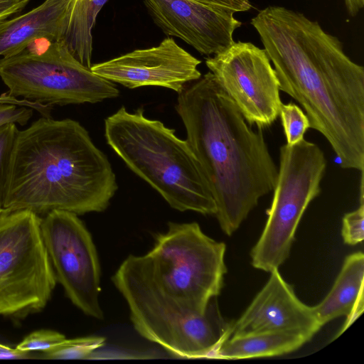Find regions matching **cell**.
<instances>
[{
	"instance_id": "6da1fadb",
	"label": "cell",
	"mask_w": 364,
	"mask_h": 364,
	"mask_svg": "<svg viewBox=\"0 0 364 364\" xmlns=\"http://www.w3.org/2000/svg\"><path fill=\"white\" fill-rule=\"evenodd\" d=\"M273 63L279 90L305 110L340 166L364 169V68L339 38L304 14L269 6L251 20Z\"/></svg>"
},
{
	"instance_id": "7a4b0ae2",
	"label": "cell",
	"mask_w": 364,
	"mask_h": 364,
	"mask_svg": "<svg viewBox=\"0 0 364 364\" xmlns=\"http://www.w3.org/2000/svg\"><path fill=\"white\" fill-rule=\"evenodd\" d=\"M176 109L209 185L215 215L230 236L277 183L278 168L262 131L247 125L211 72L178 94Z\"/></svg>"
},
{
	"instance_id": "3957f363",
	"label": "cell",
	"mask_w": 364,
	"mask_h": 364,
	"mask_svg": "<svg viewBox=\"0 0 364 364\" xmlns=\"http://www.w3.org/2000/svg\"><path fill=\"white\" fill-rule=\"evenodd\" d=\"M117 190L109 161L78 122L42 116L18 132L3 208L102 212Z\"/></svg>"
},
{
	"instance_id": "277c9868",
	"label": "cell",
	"mask_w": 364,
	"mask_h": 364,
	"mask_svg": "<svg viewBox=\"0 0 364 364\" xmlns=\"http://www.w3.org/2000/svg\"><path fill=\"white\" fill-rule=\"evenodd\" d=\"M107 144L137 176L179 211L214 215L216 205L201 166L187 140L175 130L121 107L105 121Z\"/></svg>"
},
{
	"instance_id": "5b68a950",
	"label": "cell",
	"mask_w": 364,
	"mask_h": 364,
	"mask_svg": "<svg viewBox=\"0 0 364 364\" xmlns=\"http://www.w3.org/2000/svg\"><path fill=\"white\" fill-rule=\"evenodd\" d=\"M225 250L197 223L171 222L147 254L129 255L117 272L184 312L201 315L222 289Z\"/></svg>"
},
{
	"instance_id": "8992f818",
	"label": "cell",
	"mask_w": 364,
	"mask_h": 364,
	"mask_svg": "<svg viewBox=\"0 0 364 364\" xmlns=\"http://www.w3.org/2000/svg\"><path fill=\"white\" fill-rule=\"evenodd\" d=\"M0 78L11 96L50 106L95 103L119 93L112 82L83 65L60 41L31 46L1 58Z\"/></svg>"
},
{
	"instance_id": "52a82bcc",
	"label": "cell",
	"mask_w": 364,
	"mask_h": 364,
	"mask_svg": "<svg viewBox=\"0 0 364 364\" xmlns=\"http://www.w3.org/2000/svg\"><path fill=\"white\" fill-rule=\"evenodd\" d=\"M326 168L322 150L303 139L279 151V167L267 220L251 251L252 266L271 272L288 258L295 233L309 204L321 192Z\"/></svg>"
},
{
	"instance_id": "ba28073f",
	"label": "cell",
	"mask_w": 364,
	"mask_h": 364,
	"mask_svg": "<svg viewBox=\"0 0 364 364\" xmlns=\"http://www.w3.org/2000/svg\"><path fill=\"white\" fill-rule=\"evenodd\" d=\"M41 220L28 210H0V316L23 318L50 299L57 279Z\"/></svg>"
},
{
	"instance_id": "9c48e42d",
	"label": "cell",
	"mask_w": 364,
	"mask_h": 364,
	"mask_svg": "<svg viewBox=\"0 0 364 364\" xmlns=\"http://www.w3.org/2000/svg\"><path fill=\"white\" fill-rule=\"evenodd\" d=\"M126 300L135 330L174 356L211 358L230 337L232 323L220 312L217 297L201 315H190L134 285L114 284Z\"/></svg>"
},
{
	"instance_id": "30bf717a",
	"label": "cell",
	"mask_w": 364,
	"mask_h": 364,
	"mask_svg": "<svg viewBox=\"0 0 364 364\" xmlns=\"http://www.w3.org/2000/svg\"><path fill=\"white\" fill-rule=\"evenodd\" d=\"M41 230L56 279L67 296L85 314L102 319L100 263L84 223L75 213L54 210L41 218Z\"/></svg>"
},
{
	"instance_id": "8fae6325",
	"label": "cell",
	"mask_w": 364,
	"mask_h": 364,
	"mask_svg": "<svg viewBox=\"0 0 364 364\" xmlns=\"http://www.w3.org/2000/svg\"><path fill=\"white\" fill-rule=\"evenodd\" d=\"M205 64L250 125L262 129L274 122L282 103L275 70L264 49L234 42Z\"/></svg>"
},
{
	"instance_id": "7c38bea8",
	"label": "cell",
	"mask_w": 364,
	"mask_h": 364,
	"mask_svg": "<svg viewBox=\"0 0 364 364\" xmlns=\"http://www.w3.org/2000/svg\"><path fill=\"white\" fill-rule=\"evenodd\" d=\"M201 61L166 38L157 46L137 49L91 66L96 75L130 89L159 86L178 94L201 77Z\"/></svg>"
},
{
	"instance_id": "4fadbf2b",
	"label": "cell",
	"mask_w": 364,
	"mask_h": 364,
	"mask_svg": "<svg viewBox=\"0 0 364 364\" xmlns=\"http://www.w3.org/2000/svg\"><path fill=\"white\" fill-rule=\"evenodd\" d=\"M154 23L203 55H215L235 41L242 22L232 11L196 0H143Z\"/></svg>"
},
{
	"instance_id": "5bb4252c",
	"label": "cell",
	"mask_w": 364,
	"mask_h": 364,
	"mask_svg": "<svg viewBox=\"0 0 364 364\" xmlns=\"http://www.w3.org/2000/svg\"><path fill=\"white\" fill-rule=\"evenodd\" d=\"M321 328L314 307L300 301L279 269H275L243 314L232 323L230 337L290 331L312 338Z\"/></svg>"
},
{
	"instance_id": "9a60e30c",
	"label": "cell",
	"mask_w": 364,
	"mask_h": 364,
	"mask_svg": "<svg viewBox=\"0 0 364 364\" xmlns=\"http://www.w3.org/2000/svg\"><path fill=\"white\" fill-rule=\"evenodd\" d=\"M68 0H45L30 11L0 23V56L15 55L37 41H60Z\"/></svg>"
},
{
	"instance_id": "2e32d148",
	"label": "cell",
	"mask_w": 364,
	"mask_h": 364,
	"mask_svg": "<svg viewBox=\"0 0 364 364\" xmlns=\"http://www.w3.org/2000/svg\"><path fill=\"white\" fill-rule=\"evenodd\" d=\"M364 255L357 252L346 257L341 270L323 301L313 306L321 326L339 316H346L343 333L364 310Z\"/></svg>"
},
{
	"instance_id": "e0dca14e",
	"label": "cell",
	"mask_w": 364,
	"mask_h": 364,
	"mask_svg": "<svg viewBox=\"0 0 364 364\" xmlns=\"http://www.w3.org/2000/svg\"><path fill=\"white\" fill-rule=\"evenodd\" d=\"M311 338L299 331H271L231 336L212 355L213 359H247L292 352Z\"/></svg>"
},
{
	"instance_id": "ac0fdd59",
	"label": "cell",
	"mask_w": 364,
	"mask_h": 364,
	"mask_svg": "<svg viewBox=\"0 0 364 364\" xmlns=\"http://www.w3.org/2000/svg\"><path fill=\"white\" fill-rule=\"evenodd\" d=\"M107 0H68L65 28L60 41L83 65L90 68L92 30Z\"/></svg>"
},
{
	"instance_id": "d6986e66",
	"label": "cell",
	"mask_w": 364,
	"mask_h": 364,
	"mask_svg": "<svg viewBox=\"0 0 364 364\" xmlns=\"http://www.w3.org/2000/svg\"><path fill=\"white\" fill-rule=\"evenodd\" d=\"M105 341L106 338L102 336L65 339L58 346L42 352L48 358L90 359L97 349L105 346Z\"/></svg>"
},
{
	"instance_id": "ffe728a7",
	"label": "cell",
	"mask_w": 364,
	"mask_h": 364,
	"mask_svg": "<svg viewBox=\"0 0 364 364\" xmlns=\"http://www.w3.org/2000/svg\"><path fill=\"white\" fill-rule=\"evenodd\" d=\"M279 114L287 139V144L293 145L301 141L310 128L309 121L304 112L295 104H282Z\"/></svg>"
},
{
	"instance_id": "44dd1931",
	"label": "cell",
	"mask_w": 364,
	"mask_h": 364,
	"mask_svg": "<svg viewBox=\"0 0 364 364\" xmlns=\"http://www.w3.org/2000/svg\"><path fill=\"white\" fill-rule=\"evenodd\" d=\"M18 132L14 123L0 127V210L3 208L8 171Z\"/></svg>"
},
{
	"instance_id": "7402d4cb",
	"label": "cell",
	"mask_w": 364,
	"mask_h": 364,
	"mask_svg": "<svg viewBox=\"0 0 364 364\" xmlns=\"http://www.w3.org/2000/svg\"><path fill=\"white\" fill-rule=\"evenodd\" d=\"M65 339V336L59 332L40 330L30 333L16 346V348L24 352L46 351L58 346Z\"/></svg>"
},
{
	"instance_id": "603a6c76",
	"label": "cell",
	"mask_w": 364,
	"mask_h": 364,
	"mask_svg": "<svg viewBox=\"0 0 364 364\" xmlns=\"http://www.w3.org/2000/svg\"><path fill=\"white\" fill-rule=\"evenodd\" d=\"M364 203L343 218L342 237L346 244L355 245L364 239Z\"/></svg>"
},
{
	"instance_id": "cb8c5ba5",
	"label": "cell",
	"mask_w": 364,
	"mask_h": 364,
	"mask_svg": "<svg viewBox=\"0 0 364 364\" xmlns=\"http://www.w3.org/2000/svg\"><path fill=\"white\" fill-rule=\"evenodd\" d=\"M33 111L28 107L0 103V127L9 123L23 126L31 118Z\"/></svg>"
},
{
	"instance_id": "d4e9b609",
	"label": "cell",
	"mask_w": 364,
	"mask_h": 364,
	"mask_svg": "<svg viewBox=\"0 0 364 364\" xmlns=\"http://www.w3.org/2000/svg\"><path fill=\"white\" fill-rule=\"evenodd\" d=\"M0 103H8L18 106L28 107L38 112L43 117H51L52 106L28 100L16 98L9 95L7 92L0 95Z\"/></svg>"
},
{
	"instance_id": "484cf974",
	"label": "cell",
	"mask_w": 364,
	"mask_h": 364,
	"mask_svg": "<svg viewBox=\"0 0 364 364\" xmlns=\"http://www.w3.org/2000/svg\"><path fill=\"white\" fill-rule=\"evenodd\" d=\"M207 4L221 7L235 13L247 11L252 5L249 0H196Z\"/></svg>"
},
{
	"instance_id": "4316f807",
	"label": "cell",
	"mask_w": 364,
	"mask_h": 364,
	"mask_svg": "<svg viewBox=\"0 0 364 364\" xmlns=\"http://www.w3.org/2000/svg\"><path fill=\"white\" fill-rule=\"evenodd\" d=\"M30 0H0V23L21 11Z\"/></svg>"
},
{
	"instance_id": "83f0119b",
	"label": "cell",
	"mask_w": 364,
	"mask_h": 364,
	"mask_svg": "<svg viewBox=\"0 0 364 364\" xmlns=\"http://www.w3.org/2000/svg\"><path fill=\"white\" fill-rule=\"evenodd\" d=\"M30 352H24L0 344V359H16L29 358Z\"/></svg>"
},
{
	"instance_id": "f1b7e54d",
	"label": "cell",
	"mask_w": 364,
	"mask_h": 364,
	"mask_svg": "<svg viewBox=\"0 0 364 364\" xmlns=\"http://www.w3.org/2000/svg\"><path fill=\"white\" fill-rule=\"evenodd\" d=\"M357 1L358 0H343V1L346 2V3H353V2H355Z\"/></svg>"
}]
</instances>
